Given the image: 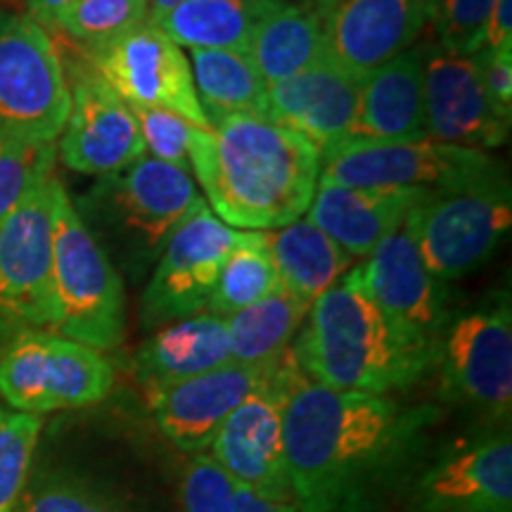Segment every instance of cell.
<instances>
[{
	"label": "cell",
	"mask_w": 512,
	"mask_h": 512,
	"mask_svg": "<svg viewBox=\"0 0 512 512\" xmlns=\"http://www.w3.org/2000/svg\"><path fill=\"white\" fill-rule=\"evenodd\" d=\"M425 413L389 396L337 392L292 356L283 403L287 477L297 512H375L406 463Z\"/></svg>",
	"instance_id": "1"
},
{
	"label": "cell",
	"mask_w": 512,
	"mask_h": 512,
	"mask_svg": "<svg viewBox=\"0 0 512 512\" xmlns=\"http://www.w3.org/2000/svg\"><path fill=\"white\" fill-rule=\"evenodd\" d=\"M190 169L226 226L278 230L309 209L320 152L271 119L233 114L192 131Z\"/></svg>",
	"instance_id": "2"
},
{
	"label": "cell",
	"mask_w": 512,
	"mask_h": 512,
	"mask_svg": "<svg viewBox=\"0 0 512 512\" xmlns=\"http://www.w3.org/2000/svg\"><path fill=\"white\" fill-rule=\"evenodd\" d=\"M292 356L323 387L387 396L425 373L434 347L394 328L351 271L311 304Z\"/></svg>",
	"instance_id": "3"
},
{
	"label": "cell",
	"mask_w": 512,
	"mask_h": 512,
	"mask_svg": "<svg viewBox=\"0 0 512 512\" xmlns=\"http://www.w3.org/2000/svg\"><path fill=\"white\" fill-rule=\"evenodd\" d=\"M200 202L190 171L143 155L102 176L83 200L79 216L105 254L112 252L117 264L138 280L157 264L166 240Z\"/></svg>",
	"instance_id": "4"
},
{
	"label": "cell",
	"mask_w": 512,
	"mask_h": 512,
	"mask_svg": "<svg viewBox=\"0 0 512 512\" xmlns=\"http://www.w3.org/2000/svg\"><path fill=\"white\" fill-rule=\"evenodd\" d=\"M53 287L55 335L100 354L119 347L126 332L124 283L62 183L53 214Z\"/></svg>",
	"instance_id": "5"
},
{
	"label": "cell",
	"mask_w": 512,
	"mask_h": 512,
	"mask_svg": "<svg viewBox=\"0 0 512 512\" xmlns=\"http://www.w3.org/2000/svg\"><path fill=\"white\" fill-rule=\"evenodd\" d=\"M320 181L351 188H415L437 195L505 185L498 159L437 140H349L320 157Z\"/></svg>",
	"instance_id": "6"
},
{
	"label": "cell",
	"mask_w": 512,
	"mask_h": 512,
	"mask_svg": "<svg viewBox=\"0 0 512 512\" xmlns=\"http://www.w3.org/2000/svg\"><path fill=\"white\" fill-rule=\"evenodd\" d=\"M114 387L100 351L46 330H22L0 351V396L12 411L43 415L93 406Z\"/></svg>",
	"instance_id": "7"
},
{
	"label": "cell",
	"mask_w": 512,
	"mask_h": 512,
	"mask_svg": "<svg viewBox=\"0 0 512 512\" xmlns=\"http://www.w3.org/2000/svg\"><path fill=\"white\" fill-rule=\"evenodd\" d=\"M69 114L62 57L29 15L0 10V133L55 145Z\"/></svg>",
	"instance_id": "8"
},
{
	"label": "cell",
	"mask_w": 512,
	"mask_h": 512,
	"mask_svg": "<svg viewBox=\"0 0 512 512\" xmlns=\"http://www.w3.org/2000/svg\"><path fill=\"white\" fill-rule=\"evenodd\" d=\"M60 181L43 174L0 219V328L53 330V214Z\"/></svg>",
	"instance_id": "9"
},
{
	"label": "cell",
	"mask_w": 512,
	"mask_h": 512,
	"mask_svg": "<svg viewBox=\"0 0 512 512\" xmlns=\"http://www.w3.org/2000/svg\"><path fill=\"white\" fill-rule=\"evenodd\" d=\"M408 223L434 278L451 283L486 264L508 238L510 183L434 195L411 211Z\"/></svg>",
	"instance_id": "10"
},
{
	"label": "cell",
	"mask_w": 512,
	"mask_h": 512,
	"mask_svg": "<svg viewBox=\"0 0 512 512\" xmlns=\"http://www.w3.org/2000/svg\"><path fill=\"white\" fill-rule=\"evenodd\" d=\"M434 356L451 399L496 420H508L512 408V313L510 299L460 313L439 332Z\"/></svg>",
	"instance_id": "11"
},
{
	"label": "cell",
	"mask_w": 512,
	"mask_h": 512,
	"mask_svg": "<svg viewBox=\"0 0 512 512\" xmlns=\"http://www.w3.org/2000/svg\"><path fill=\"white\" fill-rule=\"evenodd\" d=\"M238 230L200 202L185 216L159 254L143 292L145 325H166L207 311L221 266Z\"/></svg>",
	"instance_id": "12"
},
{
	"label": "cell",
	"mask_w": 512,
	"mask_h": 512,
	"mask_svg": "<svg viewBox=\"0 0 512 512\" xmlns=\"http://www.w3.org/2000/svg\"><path fill=\"white\" fill-rule=\"evenodd\" d=\"M83 55L128 105L169 110L197 128H209L188 57L159 27L140 24Z\"/></svg>",
	"instance_id": "13"
},
{
	"label": "cell",
	"mask_w": 512,
	"mask_h": 512,
	"mask_svg": "<svg viewBox=\"0 0 512 512\" xmlns=\"http://www.w3.org/2000/svg\"><path fill=\"white\" fill-rule=\"evenodd\" d=\"M292 349L275 363L266 382L228 415L209 446V456L242 489L280 503H294L285 463L283 403Z\"/></svg>",
	"instance_id": "14"
},
{
	"label": "cell",
	"mask_w": 512,
	"mask_h": 512,
	"mask_svg": "<svg viewBox=\"0 0 512 512\" xmlns=\"http://www.w3.org/2000/svg\"><path fill=\"white\" fill-rule=\"evenodd\" d=\"M69 114L60 133V159L72 171L110 176L145 155L136 117L88 60L69 62Z\"/></svg>",
	"instance_id": "15"
},
{
	"label": "cell",
	"mask_w": 512,
	"mask_h": 512,
	"mask_svg": "<svg viewBox=\"0 0 512 512\" xmlns=\"http://www.w3.org/2000/svg\"><path fill=\"white\" fill-rule=\"evenodd\" d=\"M422 128L425 136L467 150H494L508 140L510 117L486 93L472 55L437 43L422 46Z\"/></svg>",
	"instance_id": "16"
},
{
	"label": "cell",
	"mask_w": 512,
	"mask_h": 512,
	"mask_svg": "<svg viewBox=\"0 0 512 512\" xmlns=\"http://www.w3.org/2000/svg\"><path fill=\"white\" fill-rule=\"evenodd\" d=\"M354 273L363 292L394 328L437 347L439 332L446 325V283L434 278L422 261L408 219L389 233Z\"/></svg>",
	"instance_id": "17"
},
{
	"label": "cell",
	"mask_w": 512,
	"mask_h": 512,
	"mask_svg": "<svg viewBox=\"0 0 512 512\" xmlns=\"http://www.w3.org/2000/svg\"><path fill=\"white\" fill-rule=\"evenodd\" d=\"M278 361L264 366L230 361L209 373L155 389L147 396L159 432L183 453L195 456L207 451L228 415L266 382Z\"/></svg>",
	"instance_id": "18"
},
{
	"label": "cell",
	"mask_w": 512,
	"mask_h": 512,
	"mask_svg": "<svg viewBox=\"0 0 512 512\" xmlns=\"http://www.w3.org/2000/svg\"><path fill=\"white\" fill-rule=\"evenodd\" d=\"M320 8L328 57L356 76L411 50L430 24L420 0H332Z\"/></svg>",
	"instance_id": "19"
},
{
	"label": "cell",
	"mask_w": 512,
	"mask_h": 512,
	"mask_svg": "<svg viewBox=\"0 0 512 512\" xmlns=\"http://www.w3.org/2000/svg\"><path fill=\"white\" fill-rule=\"evenodd\" d=\"M361 81L363 76L325 57L304 72L268 86L266 119L299 133L323 157L349 140Z\"/></svg>",
	"instance_id": "20"
},
{
	"label": "cell",
	"mask_w": 512,
	"mask_h": 512,
	"mask_svg": "<svg viewBox=\"0 0 512 512\" xmlns=\"http://www.w3.org/2000/svg\"><path fill=\"white\" fill-rule=\"evenodd\" d=\"M418 512H512L510 432L441 458L415 486Z\"/></svg>",
	"instance_id": "21"
},
{
	"label": "cell",
	"mask_w": 512,
	"mask_h": 512,
	"mask_svg": "<svg viewBox=\"0 0 512 512\" xmlns=\"http://www.w3.org/2000/svg\"><path fill=\"white\" fill-rule=\"evenodd\" d=\"M434 195L437 192L415 188H351L318 178L306 211L311 223L356 259L373 252Z\"/></svg>",
	"instance_id": "22"
},
{
	"label": "cell",
	"mask_w": 512,
	"mask_h": 512,
	"mask_svg": "<svg viewBox=\"0 0 512 512\" xmlns=\"http://www.w3.org/2000/svg\"><path fill=\"white\" fill-rule=\"evenodd\" d=\"M226 363H230L226 318L202 311L166 323L147 339L136 354V375L150 394Z\"/></svg>",
	"instance_id": "23"
},
{
	"label": "cell",
	"mask_w": 512,
	"mask_h": 512,
	"mask_svg": "<svg viewBox=\"0 0 512 512\" xmlns=\"http://www.w3.org/2000/svg\"><path fill=\"white\" fill-rule=\"evenodd\" d=\"M422 46L363 76L349 140L422 138ZM347 140V143H349ZM339 147V145H337Z\"/></svg>",
	"instance_id": "24"
},
{
	"label": "cell",
	"mask_w": 512,
	"mask_h": 512,
	"mask_svg": "<svg viewBox=\"0 0 512 512\" xmlns=\"http://www.w3.org/2000/svg\"><path fill=\"white\" fill-rule=\"evenodd\" d=\"M287 0H183L157 24L176 46L188 50L249 53L261 24Z\"/></svg>",
	"instance_id": "25"
},
{
	"label": "cell",
	"mask_w": 512,
	"mask_h": 512,
	"mask_svg": "<svg viewBox=\"0 0 512 512\" xmlns=\"http://www.w3.org/2000/svg\"><path fill=\"white\" fill-rule=\"evenodd\" d=\"M266 86L290 79L328 57L323 8L313 0H287L261 24L249 46Z\"/></svg>",
	"instance_id": "26"
},
{
	"label": "cell",
	"mask_w": 512,
	"mask_h": 512,
	"mask_svg": "<svg viewBox=\"0 0 512 512\" xmlns=\"http://www.w3.org/2000/svg\"><path fill=\"white\" fill-rule=\"evenodd\" d=\"M266 240L280 285L309 304L335 287L354 261V256L309 219H297L275 233H266Z\"/></svg>",
	"instance_id": "27"
},
{
	"label": "cell",
	"mask_w": 512,
	"mask_h": 512,
	"mask_svg": "<svg viewBox=\"0 0 512 512\" xmlns=\"http://www.w3.org/2000/svg\"><path fill=\"white\" fill-rule=\"evenodd\" d=\"M188 62L209 126L233 114L266 117L268 86L249 53L192 48Z\"/></svg>",
	"instance_id": "28"
},
{
	"label": "cell",
	"mask_w": 512,
	"mask_h": 512,
	"mask_svg": "<svg viewBox=\"0 0 512 512\" xmlns=\"http://www.w3.org/2000/svg\"><path fill=\"white\" fill-rule=\"evenodd\" d=\"M311 304L285 287L226 318L230 361L264 366L292 349Z\"/></svg>",
	"instance_id": "29"
},
{
	"label": "cell",
	"mask_w": 512,
	"mask_h": 512,
	"mask_svg": "<svg viewBox=\"0 0 512 512\" xmlns=\"http://www.w3.org/2000/svg\"><path fill=\"white\" fill-rule=\"evenodd\" d=\"M280 278L275 271L266 233L247 230L240 233L235 245L223 261L219 280L207 304L209 313L228 318L247 306L280 290Z\"/></svg>",
	"instance_id": "30"
},
{
	"label": "cell",
	"mask_w": 512,
	"mask_h": 512,
	"mask_svg": "<svg viewBox=\"0 0 512 512\" xmlns=\"http://www.w3.org/2000/svg\"><path fill=\"white\" fill-rule=\"evenodd\" d=\"M145 17V0H74L53 29L91 50L145 24Z\"/></svg>",
	"instance_id": "31"
},
{
	"label": "cell",
	"mask_w": 512,
	"mask_h": 512,
	"mask_svg": "<svg viewBox=\"0 0 512 512\" xmlns=\"http://www.w3.org/2000/svg\"><path fill=\"white\" fill-rule=\"evenodd\" d=\"M41 425V415L0 408V512H17Z\"/></svg>",
	"instance_id": "32"
},
{
	"label": "cell",
	"mask_w": 512,
	"mask_h": 512,
	"mask_svg": "<svg viewBox=\"0 0 512 512\" xmlns=\"http://www.w3.org/2000/svg\"><path fill=\"white\" fill-rule=\"evenodd\" d=\"M55 145H31L0 133V219L17 207L38 178L53 171Z\"/></svg>",
	"instance_id": "33"
},
{
	"label": "cell",
	"mask_w": 512,
	"mask_h": 512,
	"mask_svg": "<svg viewBox=\"0 0 512 512\" xmlns=\"http://www.w3.org/2000/svg\"><path fill=\"white\" fill-rule=\"evenodd\" d=\"M496 0H441L434 12V43L456 55H475L484 46V29Z\"/></svg>",
	"instance_id": "34"
},
{
	"label": "cell",
	"mask_w": 512,
	"mask_h": 512,
	"mask_svg": "<svg viewBox=\"0 0 512 512\" xmlns=\"http://www.w3.org/2000/svg\"><path fill=\"white\" fill-rule=\"evenodd\" d=\"M181 503L183 512H235L238 482L207 451L195 453L183 467Z\"/></svg>",
	"instance_id": "35"
},
{
	"label": "cell",
	"mask_w": 512,
	"mask_h": 512,
	"mask_svg": "<svg viewBox=\"0 0 512 512\" xmlns=\"http://www.w3.org/2000/svg\"><path fill=\"white\" fill-rule=\"evenodd\" d=\"M17 512H124L110 496L86 482L69 477H48L24 486Z\"/></svg>",
	"instance_id": "36"
},
{
	"label": "cell",
	"mask_w": 512,
	"mask_h": 512,
	"mask_svg": "<svg viewBox=\"0 0 512 512\" xmlns=\"http://www.w3.org/2000/svg\"><path fill=\"white\" fill-rule=\"evenodd\" d=\"M131 107L136 117L140 138H143L145 155L159 162L178 166V169L190 171V136L195 124L188 119L178 117L169 110H157V107Z\"/></svg>",
	"instance_id": "37"
},
{
	"label": "cell",
	"mask_w": 512,
	"mask_h": 512,
	"mask_svg": "<svg viewBox=\"0 0 512 512\" xmlns=\"http://www.w3.org/2000/svg\"><path fill=\"white\" fill-rule=\"evenodd\" d=\"M472 57H475L479 76H482L489 98L494 100L498 110L512 117V53H498V50L482 48Z\"/></svg>",
	"instance_id": "38"
},
{
	"label": "cell",
	"mask_w": 512,
	"mask_h": 512,
	"mask_svg": "<svg viewBox=\"0 0 512 512\" xmlns=\"http://www.w3.org/2000/svg\"><path fill=\"white\" fill-rule=\"evenodd\" d=\"M498 53H512V0H496L484 29V46Z\"/></svg>",
	"instance_id": "39"
},
{
	"label": "cell",
	"mask_w": 512,
	"mask_h": 512,
	"mask_svg": "<svg viewBox=\"0 0 512 512\" xmlns=\"http://www.w3.org/2000/svg\"><path fill=\"white\" fill-rule=\"evenodd\" d=\"M235 512H297L294 503H280L264 498L254 491L242 489L238 486V503H235Z\"/></svg>",
	"instance_id": "40"
},
{
	"label": "cell",
	"mask_w": 512,
	"mask_h": 512,
	"mask_svg": "<svg viewBox=\"0 0 512 512\" xmlns=\"http://www.w3.org/2000/svg\"><path fill=\"white\" fill-rule=\"evenodd\" d=\"M74 0H27L29 5V17L34 19V22L41 24L43 29H53L57 17L62 15L64 10L72 5Z\"/></svg>",
	"instance_id": "41"
},
{
	"label": "cell",
	"mask_w": 512,
	"mask_h": 512,
	"mask_svg": "<svg viewBox=\"0 0 512 512\" xmlns=\"http://www.w3.org/2000/svg\"><path fill=\"white\" fill-rule=\"evenodd\" d=\"M183 0H145V8H147V17H145V24H152V27H157L162 19L169 15L171 10L178 8Z\"/></svg>",
	"instance_id": "42"
},
{
	"label": "cell",
	"mask_w": 512,
	"mask_h": 512,
	"mask_svg": "<svg viewBox=\"0 0 512 512\" xmlns=\"http://www.w3.org/2000/svg\"><path fill=\"white\" fill-rule=\"evenodd\" d=\"M420 3H422V8H425V12H427V15H430V22H432L434 12H437V10H439L441 0H420Z\"/></svg>",
	"instance_id": "43"
},
{
	"label": "cell",
	"mask_w": 512,
	"mask_h": 512,
	"mask_svg": "<svg viewBox=\"0 0 512 512\" xmlns=\"http://www.w3.org/2000/svg\"><path fill=\"white\" fill-rule=\"evenodd\" d=\"M313 3H318V5H328V3H332V0H313Z\"/></svg>",
	"instance_id": "44"
}]
</instances>
